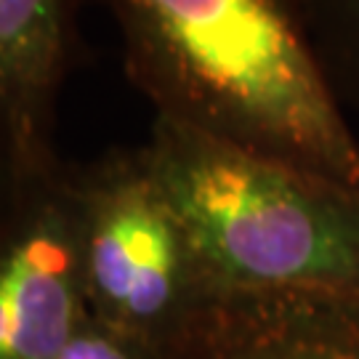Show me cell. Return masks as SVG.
<instances>
[{
    "instance_id": "6da1fadb",
    "label": "cell",
    "mask_w": 359,
    "mask_h": 359,
    "mask_svg": "<svg viewBox=\"0 0 359 359\" xmlns=\"http://www.w3.org/2000/svg\"><path fill=\"white\" fill-rule=\"evenodd\" d=\"M130 83L165 117L359 189V142L304 0H109Z\"/></svg>"
},
{
    "instance_id": "7a4b0ae2",
    "label": "cell",
    "mask_w": 359,
    "mask_h": 359,
    "mask_svg": "<svg viewBox=\"0 0 359 359\" xmlns=\"http://www.w3.org/2000/svg\"><path fill=\"white\" fill-rule=\"evenodd\" d=\"M147 149L218 301L359 304V189L154 117Z\"/></svg>"
},
{
    "instance_id": "3957f363",
    "label": "cell",
    "mask_w": 359,
    "mask_h": 359,
    "mask_svg": "<svg viewBox=\"0 0 359 359\" xmlns=\"http://www.w3.org/2000/svg\"><path fill=\"white\" fill-rule=\"evenodd\" d=\"M75 176L90 317L170 354L218 298L147 144L115 147Z\"/></svg>"
},
{
    "instance_id": "277c9868",
    "label": "cell",
    "mask_w": 359,
    "mask_h": 359,
    "mask_svg": "<svg viewBox=\"0 0 359 359\" xmlns=\"http://www.w3.org/2000/svg\"><path fill=\"white\" fill-rule=\"evenodd\" d=\"M75 165L22 176L0 224V359H56L90 317Z\"/></svg>"
},
{
    "instance_id": "5b68a950",
    "label": "cell",
    "mask_w": 359,
    "mask_h": 359,
    "mask_svg": "<svg viewBox=\"0 0 359 359\" xmlns=\"http://www.w3.org/2000/svg\"><path fill=\"white\" fill-rule=\"evenodd\" d=\"M80 56V0H0V154L19 176L62 160L56 109Z\"/></svg>"
},
{
    "instance_id": "8992f818",
    "label": "cell",
    "mask_w": 359,
    "mask_h": 359,
    "mask_svg": "<svg viewBox=\"0 0 359 359\" xmlns=\"http://www.w3.org/2000/svg\"><path fill=\"white\" fill-rule=\"evenodd\" d=\"M168 359H359V304L327 298L218 301Z\"/></svg>"
},
{
    "instance_id": "52a82bcc",
    "label": "cell",
    "mask_w": 359,
    "mask_h": 359,
    "mask_svg": "<svg viewBox=\"0 0 359 359\" xmlns=\"http://www.w3.org/2000/svg\"><path fill=\"white\" fill-rule=\"evenodd\" d=\"M304 13L335 99L359 109V0H304Z\"/></svg>"
},
{
    "instance_id": "ba28073f",
    "label": "cell",
    "mask_w": 359,
    "mask_h": 359,
    "mask_svg": "<svg viewBox=\"0 0 359 359\" xmlns=\"http://www.w3.org/2000/svg\"><path fill=\"white\" fill-rule=\"evenodd\" d=\"M56 359H168V354L88 317Z\"/></svg>"
},
{
    "instance_id": "9c48e42d",
    "label": "cell",
    "mask_w": 359,
    "mask_h": 359,
    "mask_svg": "<svg viewBox=\"0 0 359 359\" xmlns=\"http://www.w3.org/2000/svg\"><path fill=\"white\" fill-rule=\"evenodd\" d=\"M19 181H22V176L16 173V168L0 154V224H3L6 213L11 210L16 189H19Z\"/></svg>"
}]
</instances>
